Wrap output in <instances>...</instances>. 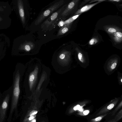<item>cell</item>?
I'll return each mask as SVG.
<instances>
[{
  "label": "cell",
  "mask_w": 122,
  "mask_h": 122,
  "mask_svg": "<svg viewBox=\"0 0 122 122\" xmlns=\"http://www.w3.org/2000/svg\"><path fill=\"white\" fill-rule=\"evenodd\" d=\"M81 14V13L75 15L70 18L67 20L65 21L64 25L72 23L74 20L76 19Z\"/></svg>",
  "instance_id": "obj_16"
},
{
  "label": "cell",
  "mask_w": 122,
  "mask_h": 122,
  "mask_svg": "<svg viewBox=\"0 0 122 122\" xmlns=\"http://www.w3.org/2000/svg\"><path fill=\"white\" fill-rule=\"evenodd\" d=\"M108 1L112 2H119L122 1L121 0H109Z\"/></svg>",
  "instance_id": "obj_26"
},
{
  "label": "cell",
  "mask_w": 122,
  "mask_h": 122,
  "mask_svg": "<svg viewBox=\"0 0 122 122\" xmlns=\"http://www.w3.org/2000/svg\"><path fill=\"white\" fill-rule=\"evenodd\" d=\"M64 0H61L56 2L46 10L43 11L38 17L35 22V25H38L45 19L52 14L64 3Z\"/></svg>",
  "instance_id": "obj_2"
},
{
  "label": "cell",
  "mask_w": 122,
  "mask_h": 122,
  "mask_svg": "<svg viewBox=\"0 0 122 122\" xmlns=\"http://www.w3.org/2000/svg\"><path fill=\"white\" fill-rule=\"evenodd\" d=\"M9 98V95L8 94L4 98L0 107V122H3L5 119Z\"/></svg>",
  "instance_id": "obj_6"
},
{
  "label": "cell",
  "mask_w": 122,
  "mask_h": 122,
  "mask_svg": "<svg viewBox=\"0 0 122 122\" xmlns=\"http://www.w3.org/2000/svg\"><path fill=\"white\" fill-rule=\"evenodd\" d=\"M111 35V37L116 42L118 43L122 42V33L121 32L118 31Z\"/></svg>",
  "instance_id": "obj_14"
},
{
  "label": "cell",
  "mask_w": 122,
  "mask_h": 122,
  "mask_svg": "<svg viewBox=\"0 0 122 122\" xmlns=\"http://www.w3.org/2000/svg\"><path fill=\"white\" fill-rule=\"evenodd\" d=\"M102 119L101 117H99L96 118L95 119V120L96 121H97L100 120Z\"/></svg>",
  "instance_id": "obj_25"
},
{
  "label": "cell",
  "mask_w": 122,
  "mask_h": 122,
  "mask_svg": "<svg viewBox=\"0 0 122 122\" xmlns=\"http://www.w3.org/2000/svg\"><path fill=\"white\" fill-rule=\"evenodd\" d=\"M79 1V0H74L71 2L62 12L60 17L65 19L73 13L76 10Z\"/></svg>",
  "instance_id": "obj_4"
},
{
  "label": "cell",
  "mask_w": 122,
  "mask_h": 122,
  "mask_svg": "<svg viewBox=\"0 0 122 122\" xmlns=\"http://www.w3.org/2000/svg\"><path fill=\"white\" fill-rule=\"evenodd\" d=\"M114 106L113 104H111L107 106V108L109 110H111L113 107Z\"/></svg>",
  "instance_id": "obj_21"
},
{
  "label": "cell",
  "mask_w": 122,
  "mask_h": 122,
  "mask_svg": "<svg viewBox=\"0 0 122 122\" xmlns=\"http://www.w3.org/2000/svg\"><path fill=\"white\" fill-rule=\"evenodd\" d=\"M72 23L63 25L59 29L57 35V36L63 35L70 29Z\"/></svg>",
  "instance_id": "obj_12"
},
{
  "label": "cell",
  "mask_w": 122,
  "mask_h": 122,
  "mask_svg": "<svg viewBox=\"0 0 122 122\" xmlns=\"http://www.w3.org/2000/svg\"><path fill=\"white\" fill-rule=\"evenodd\" d=\"M98 41V40L97 38H93L90 40L89 41V43L90 45H93L96 44Z\"/></svg>",
  "instance_id": "obj_18"
},
{
  "label": "cell",
  "mask_w": 122,
  "mask_h": 122,
  "mask_svg": "<svg viewBox=\"0 0 122 122\" xmlns=\"http://www.w3.org/2000/svg\"><path fill=\"white\" fill-rule=\"evenodd\" d=\"M91 1L90 0H85L83 1L82 2L81 4L79 6V8H81L83 6V5L86 4L89 2H90Z\"/></svg>",
  "instance_id": "obj_19"
},
{
  "label": "cell",
  "mask_w": 122,
  "mask_h": 122,
  "mask_svg": "<svg viewBox=\"0 0 122 122\" xmlns=\"http://www.w3.org/2000/svg\"><path fill=\"white\" fill-rule=\"evenodd\" d=\"M35 46L34 44L32 42L27 41L21 44L19 46L18 49L21 50L29 51L34 48Z\"/></svg>",
  "instance_id": "obj_10"
},
{
  "label": "cell",
  "mask_w": 122,
  "mask_h": 122,
  "mask_svg": "<svg viewBox=\"0 0 122 122\" xmlns=\"http://www.w3.org/2000/svg\"><path fill=\"white\" fill-rule=\"evenodd\" d=\"M20 76L19 70L16 74L15 77L13 91L10 113L8 121L11 122L12 116L14 111L16 108L20 92L19 83Z\"/></svg>",
  "instance_id": "obj_1"
},
{
  "label": "cell",
  "mask_w": 122,
  "mask_h": 122,
  "mask_svg": "<svg viewBox=\"0 0 122 122\" xmlns=\"http://www.w3.org/2000/svg\"><path fill=\"white\" fill-rule=\"evenodd\" d=\"M35 117L36 116L35 115L32 116H30L28 118V121H30L31 120L34 119L35 118Z\"/></svg>",
  "instance_id": "obj_24"
},
{
  "label": "cell",
  "mask_w": 122,
  "mask_h": 122,
  "mask_svg": "<svg viewBox=\"0 0 122 122\" xmlns=\"http://www.w3.org/2000/svg\"><path fill=\"white\" fill-rule=\"evenodd\" d=\"M75 50L77 52L78 60L81 63H84L85 62V59L84 56L82 51L77 47L76 48Z\"/></svg>",
  "instance_id": "obj_15"
},
{
  "label": "cell",
  "mask_w": 122,
  "mask_h": 122,
  "mask_svg": "<svg viewBox=\"0 0 122 122\" xmlns=\"http://www.w3.org/2000/svg\"><path fill=\"white\" fill-rule=\"evenodd\" d=\"M36 120L35 119H34L30 121V122H36Z\"/></svg>",
  "instance_id": "obj_28"
},
{
  "label": "cell",
  "mask_w": 122,
  "mask_h": 122,
  "mask_svg": "<svg viewBox=\"0 0 122 122\" xmlns=\"http://www.w3.org/2000/svg\"><path fill=\"white\" fill-rule=\"evenodd\" d=\"M117 65V62L116 61L113 60L111 61V62H110L109 65V70L111 71H112L115 69Z\"/></svg>",
  "instance_id": "obj_17"
},
{
  "label": "cell",
  "mask_w": 122,
  "mask_h": 122,
  "mask_svg": "<svg viewBox=\"0 0 122 122\" xmlns=\"http://www.w3.org/2000/svg\"><path fill=\"white\" fill-rule=\"evenodd\" d=\"M37 111L36 110L32 111L30 112L29 116H33L36 114L37 113Z\"/></svg>",
  "instance_id": "obj_20"
},
{
  "label": "cell",
  "mask_w": 122,
  "mask_h": 122,
  "mask_svg": "<svg viewBox=\"0 0 122 122\" xmlns=\"http://www.w3.org/2000/svg\"><path fill=\"white\" fill-rule=\"evenodd\" d=\"M12 11L11 8L8 2L0 1V13L10 16Z\"/></svg>",
  "instance_id": "obj_9"
},
{
  "label": "cell",
  "mask_w": 122,
  "mask_h": 122,
  "mask_svg": "<svg viewBox=\"0 0 122 122\" xmlns=\"http://www.w3.org/2000/svg\"><path fill=\"white\" fill-rule=\"evenodd\" d=\"M106 0H91V1L89 2V3H91L92 2H95L96 1H97V2L98 1L102 2L103 1H104Z\"/></svg>",
  "instance_id": "obj_22"
},
{
  "label": "cell",
  "mask_w": 122,
  "mask_h": 122,
  "mask_svg": "<svg viewBox=\"0 0 122 122\" xmlns=\"http://www.w3.org/2000/svg\"><path fill=\"white\" fill-rule=\"evenodd\" d=\"M11 23V19L10 16L0 13V30L8 28Z\"/></svg>",
  "instance_id": "obj_5"
},
{
  "label": "cell",
  "mask_w": 122,
  "mask_h": 122,
  "mask_svg": "<svg viewBox=\"0 0 122 122\" xmlns=\"http://www.w3.org/2000/svg\"><path fill=\"white\" fill-rule=\"evenodd\" d=\"M80 107V106L79 105H77L74 107L73 109L75 110H78Z\"/></svg>",
  "instance_id": "obj_23"
},
{
  "label": "cell",
  "mask_w": 122,
  "mask_h": 122,
  "mask_svg": "<svg viewBox=\"0 0 122 122\" xmlns=\"http://www.w3.org/2000/svg\"><path fill=\"white\" fill-rule=\"evenodd\" d=\"M38 68L36 66L33 71L30 74L29 78V82L30 89L31 90L35 83L37 78Z\"/></svg>",
  "instance_id": "obj_8"
},
{
  "label": "cell",
  "mask_w": 122,
  "mask_h": 122,
  "mask_svg": "<svg viewBox=\"0 0 122 122\" xmlns=\"http://www.w3.org/2000/svg\"><path fill=\"white\" fill-rule=\"evenodd\" d=\"M78 110H79L80 111H82V109L81 108V107L78 109Z\"/></svg>",
  "instance_id": "obj_29"
},
{
  "label": "cell",
  "mask_w": 122,
  "mask_h": 122,
  "mask_svg": "<svg viewBox=\"0 0 122 122\" xmlns=\"http://www.w3.org/2000/svg\"><path fill=\"white\" fill-rule=\"evenodd\" d=\"M101 2H97L93 4L87 5L83 6L77 10L74 14L75 15L86 11L89 10L92 7L98 4Z\"/></svg>",
  "instance_id": "obj_11"
},
{
  "label": "cell",
  "mask_w": 122,
  "mask_h": 122,
  "mask_svg": "<svg viewBox=\"0 0 122 122\" xmlns=\"http://www.w3.org/2000/svg\"><path fill=\"white\" fill-rule=\"evenodd\" d=\"M105 30L110 35H112L118 31H120L121 29L119 28L113 26H107L105 28Z\"/></svg>",
  "instance_id": "obj_13"
},
{
  "label": "cell",
  "mask_w": 122,
  "mask_h": 122,
  "mask_svg": "<svg viewBox=\"0 0 122 122\" xmlns=\"http://www.w3.org/2000/svg\"><path fill=\"white\" fill-rule=\"evenodd\" d=\"M89 111L88 110H86L84 111L83 113L85 115H86L87 114L89 113Z\"/></svg>",
  "instance_id": "obj_27"
},
{
  "label": "cell",
  "mask_w": 122,
  "mask_h": 122,
  "mask_svg": "<svg viewBox=\"0 0 122 122\" xmlns=\"http://www.w3.org/2000/svg\"><path fill=\"white\" fill-rule=\"evenodd\" d=\"M17 3V10L19 16L23 25H24L25 22V18L24 9V4L22 0H15Z\"/></svg>",
  "instance_id": "obj_7"
},
{
  "label": "cell",
  "mask_w": 122,
  "mask_h": 122,
  "mask_svg": "<svg viewBox=\"0 0 122 122\" xmlns=\"http://www.w3.org/2000/svg\"><path fill=\"white\" fill-rule=\"evenodd\" d=\"M66 5L52 14L41 24V28L43 31H47L50 29L51 27L59 17L62 12L65 8Z\"/></svg>",
  "instance_id": "obj_3"
}]
</instances>
